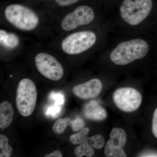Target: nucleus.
I'll return each mask as SVG.
<instances>
[{
  "instance_id": "1",
  "label": "nucleus",
  "mask_w": 157,
  "mask_h": 157,
  "mask_svg": "<svg viewBox=\"0 0 157 157\" xmlns=\"http://www.w3.org/2000/svg\"><path fill=\"white\" fill-rule=\"evenodd\" d=\"M103 8L105 23L111 34L149 35L155 33L157 14L153 0H116Z\"/></svg>"
},
{
  "instance_id": "2",
  "label": "nucleus",
  "mask_w": 157,
  "mask_h": 157,
  "mask_svg": "<svg viewBox=\"0 0 157 157\" xmlns=\"http://www.w3.org/2000/svg\"><path fill=\"white\" fill-rule=\"evenodd\" d=\"M152 36L111 34L106 45L98 54L113 66L128 67L146 59L155 50Z\"/></svg>"
},
{
  "instance_id": "3",
  "label": "nucleus",
  "mask_w": 157,
  "mask_h": 157,
  "mask_svg": "<svg viewBox=\"0 0 157 157\" xmlns=\"http://www.w3.org/2000/svg\"><path fill=\"white\" fill-rule=\"evenodd\" d=\"M110 32L106 23L58 36L52 48L65 55L78 57L98 53L109 39Z\"/></svg>"
},
{
  "instance_id": "4",
  "label": "nucleus",
  "mask_w": 157,
  "mask_h": 157,
  "mask_svg": "<svg viewBox=\"0 0 157 157\" xmlns=\"http://www.w3.org/2000/svg\"><path fill=\"white\" fill-rule=\"evenodd\" d=\"M1 16L8 26L23 33L40 35L52 33L49 14L24 4H9L3 9Z\"/></svg>"
},
{
  "instance_id": "5",
  "label": "nucleus",
  "mask_w": 157,
  "mask_h": 157,
  "mask_svg": "<svg viewBox=\"0 0 157 157\" xmlns=\"http://www.w3.org/2000/svg\"><path fill=\"white\" fill-rule=\"evenodd\" d=\"M106 23L103 7L78 4L52 19V31L60 36Z\"/></svg>"
},
{
  "instance_id": "6",
  "label": "nucleus",
  "mask_w": 157,
  "mask_h": 157,
  "mask_svg": "<svg viewBox=\"0 0 157 157\" xmlns=\"http://www.w3.org/2000/svg\"><path fill=\"white\" fill-rule=\"evenodd\" d=\"M37 91L32 79L22 78L18 82L16 91V105L17 111L24 117H28L36 109Z\"/></svg>"
},
{
  "instance_id": "7",
  "label": "nucleus",
  "mask_w": 157,
  "mask_h": 157,
  "mask_svg": "<svg viewBox=\"0 0 157 157\" xmlns=\"http://www.w3.org/2000/svg\"><path fill=\"white\" fill-rule=\"evenodd\" d=\"M34 57L35 67L45 78L53 81L60 80L64 75V69L56 57L46 49H37Z\"/></svg>"
},
{
  "instance_id": "8",
  "label": "nucleus",
  "mask_w": 157,
  "mask_h": 157,
  "mask_svg": "<svg viewBox=\"0 0 157 157\" xmlns=\"http://www.w3.org/2000/svg\"><path fill=\"white\" fill-rule=\"evenodd\" d=\"M113 100L116 106L126 113L134 112L141 105L142 97L137 90L132 87L120 88L113 94Z\"/></svg>"
},
{
  "instance_id": "9",
  "label": "nucleus",
  "mask_w": 157,
  "mask_h": 157,
  "mask_svg": "<svg viewBox=\"0 0 157 157\" xmlns=\"http://www.w3.org/2000/svg\"><path fill=\"white\" fill-rule=\"evenodd\" d=\"M109 139L105 144L104 154L108 157H126L127 155L124 147L127 142L125 131L121 128H115L111 130Z\"/></svg>"
},
{
  "instance_id": "10",
  "label": "nucleus",
  "mask_w": 157,
  "mask_h": 157,
  "mask_svg": "<svg viewBox=\"0 0 157 157\" xmlns=\"http://www.w3.org/2000/svg\"><path fill=\"white\" fill-rule=\"evenodd\" d=\"M102 88V81L99 78H94L75 86L72 91L77 98L86 100L97 97L101 93Z\"/></svg>"
},
{
  "instance_id": "11",
  "label": "nucleus",
  "mask_w": 157,
  "mask_h": 157,
  "mask_svg": "<svg viewBox=\"0 0 157 157\" xmlns=\"http://www.w3.org/2000/svg\"><path fill=\"white\" fill-rule=\"evenodd\" d=\"M22 40L15 32L5 29H0V46L1 52L12 53L20 51L22 48Z\"/></svg>"
},
{
  "instance_id": "12",
  "label": "nucleus",
  "mask_w": 157,
  "mask_h": 157,
  "mask_svg": "<svg viewBox=\"0 0 157 157\" xmlns=\"http://www.w3.org/2000/svg\"><path fill=\"white\" fill-rule=\"evenodd\" d=\"M85 117L93 121H104L107 118V111L97 101L93 100L85 104L83 108Z\"/></svg>"
},
{
  "instance_id": "13",
  "label": "nucleus",
  "mask_w": 157,
  "mask_h": 157,
  "mask_svg": "<svg viewBox=\"0 0 157 157\" xmlns=\"http://www.w3.org/2000/svg\"><path fill=\"white\" fill-rule=\"evenodd\" d=\"M14 117V110L12 105L8 101L0 104V128H7L11 125Z\"/></svg>"
},
{
  "instance_id": "14",
  "label": "nucleus",
  "mask_w": 157,
  "mask_h": 157,
  "mask_svg": "<svg viewBox=\"0 0 157 157\" xmlns=\"http://www.w3.org/2000/svg\"><path fill=\"white\" fill-rule=\"evenodd\" d=\"M82 1V0H52L53 6L55 7L48 14L52 18V17L56 13L58 9L59 10L57 14L52 17V19L57 15L64 12V11L65 12L67 11L71 8L78 5Z\"/></svg>"
},
{
  "instance_id": "15",
  "label": "nucleus",
  "mask_w": 157,
  "mask_h": 157,
  "mask_svg": "<svg viewBox=\"0 0 157 157\" xmlns=\"http://www.w3.org/2000/svg\"><path fill=\"white\" fill-rule=\"evenodd\" d=\"M85 140L76 147L74 149V154L76 157H92L95 154L94 148L90 146Z\"/></svg>"
},
{
  "instance_id": "16",
  "label": "nucleus",
  "mask_w": 157,
  "mask_h": 157,
  "mask_svg": "<svg viewBox=\"0 0 157 157\" xmlns=\"http://www.w3.org/2000/svg\"><path fill=\"white\" fill-rule=\"evenodd\" d=\"M9 143V138L7 136L0 135V157H9L12 155L13 149Z\"/></svg>"
},
{
  "instance_id": "17",
  "label": "nucleus",
  "mask_w": 157,
  "mask_h": 157,
  "mask_svg": "<svg viewBox=\"0 0 157 157\" xmlns=\"http://www.w3.org/2000/svg\"><path fill=\"white\" fill-rule=\"evenodd\" d=\"M71 121L70 117L59 119L54 124L52 127L53 132L57 135H61L65 132L67 127L70 126Z\"/></svg>"
},
{
  "instance_id": "18",
  "label": "nucleus",
  "mask_w": 157,
  "mask_h": 157,
  "mask_svg": "<svg viewBox=\"0 0 157 157\" xmlns=\"http://www.w3.org/2000/svg\"><path fill=\"white\" fill-rule=\"evenodd\" d=\"M90 132L88 128H84L80 132L71 135L70 137V142L74 145L79 144L88 137Z\"/></svg>"
},
{
  "instance_id": "19",
  "label": "nucleus",
  "mask_w": 157,
  "mask_h": 157,
  "mask_svg": "<svg viewBox=\"0 0 157 157\" xmlns=\"http://www.w3.org/2000/svg\"><path fill=\"white\" fill-rule=\"evenodd\" d=\"M86 140L89 145L97 149H101L105 145V138L102 135L99 134L88 137Z\"/></svg>"
},
{
  "instance_id": "20",
  "label": "nucleus",
  "mask_w": 157,
  "mask_h": 157,
  "mask_svg": "<svg viewBox=\"0 0 157 157\" xmlns=\"http://www.w3.org/2000/svg\"><path fill=\"white\" fill-rule=\"evenodd\" d=\"M70 126L73 132H78L84 128V121L80 117H77L70 121Z\"/></svg>"
},
{
  "instance_id": "21",
  "label": "nucleus",
  "mask_w": 157,
  "mask_h": 157,
  "mask_svg": "<svg viewBox=\"0 0 157 157\" xmlns=\"http://www.w3.org/2000/svg\"><path fill=\"white\" fill-rule=\"evenodd\" d=\"M151 129L154 136L157 139V108L155 109L153 115Z\"/></svg>"
},
{
  "instance_id": "22",
  "label": "nucleus",
  "mask_w": 157,
  "mask_h": 157,
  "mask_svg": "<svg viewBox=\"0 0 157 157\" xmlns=\"http://www.w3.org/2000/svg\"><path fill=\"white\" fill-rule=\"evenodd\" d=\"M53 98L57 104H61L64 102L63 96L59 94H56L53 96Z\"/></svg>"
},
{
  "instance_id": "23",
  "label": "nucleus",
  "mask_w": 157,
  "mask_h": 157,
  "mask_svg": "<svg viewBox=\"0 0 157 157\" xmlns=\"http://www.w3.org/2000/svg\"><path fill=\"white\" fill-rule=\"evenodd\" d=\"M45 157H63L61 152L59 151H55L52 153L45 155Z\"/></svg>"
},
{
  "instance_id": "24",
  "label": "nucleus",
  "mask_w": 157,
  "mask_h": 157,
  "mask_svg": "<svg viewBox=\"0 0 157 157\" xmlns=\"http://www.w3.org/2000/svg\"><path fill=\"white\" fill-rule=\"evenodd\" d=\"M60 108L59 107H50L48 110V114H52L53 115L54 114H56V113L59 112V111Z\"/></svg>"
},
{
  "instance_id": "25",
  "label": "nucleus",
  "mask_w": 157,
  "mask_h": 157,
  "mask_svg": "<svg viewBox=\"0 0 157 157\" xmlns=\"http://www.w3.org/2000/svg\"><path fill=\"white\" fill-rule=\"evenodd\" d=\"M39 1H41V2H44V1H46V0H38Z\"/></svg>"
},
{
  "instance_id": "26",
  "label": "nucleus",
  "mask_w": 157,
  "mask_h": 157,
  "mask_svg": "<svg viewBox=\"0 0 157 157\" xmlns=\"http://www.w3.org/2000/svg\"><path fill=\"white\" fill-rule=\"evenodd\" d=\"M155 33H156L157 34V24L156 29Z\"/></svg>"
}]
</instances>
